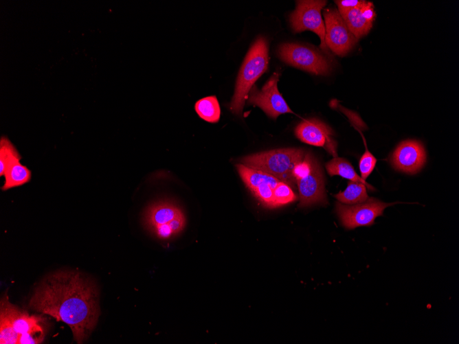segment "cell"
Returning <instances> with one entry per match:
<instances>
[{
  "mask_svg": "<svg viewBox=\"0 0 459 344\" xmlns=\"http://www.w3.org/2000/svg\"><path fill=\"white\" fill-rule=\"evenodd\" d=\"M280 58L285 63L315 75H327L332 69L329 59L317 49L295 43L280 45Z\"/></svg>",
  "mask_w": 459,
  "mask_h": 344,
  "instance_id": "obj_6",
  "label": "cell"
},
{
  "mask_svg": "<svg viewBox=\"0 0 459 344\" xmlns=\"http://www.w3.org/2000/svg\"><path fill=\"white\" fill-rule=\"evenodd\" d=\"M29 306L67 323L78 343L88 338L100 315L98 288L78 271H59L45 278Z\"/></svg>",
  "mask_w": 459,
  "mask_h": 344,
  "instance_id": "obj_1",
  "label": "cell"
},
{
  "mask_svg": "<svg viewBox=\"0 0 459 344\" xmlns=\"http://www.w3.org/2000/svg\"><path fill=\"white\" fill-rule=\"evenodd\" d=\"M360 8L363 17L368 22L372 23L376 17L372 3L363 1Z\"/></svg>",
  "mask_w": 459,
  "mask_h": 344,
  "instance_id": "obj_25",
  "label": "cell"
},
{
  "mask_svg": "<svg viewBox=\"0 0 459 344\" xmlns=\"http://www.w3.org/2000/svg\"><path fill=\"white\" fill-rule=\"evenodd\" d=\"M21 157V156L11 141L7 137H1L0 140V176H3L10 163Z\"/></svg>",
  "mask_w": 459,
  "mask_h": 344,
  "instance_id": "obj_20",
  "label": "cell"
},
{
  "mask_svg": "<svg viewBox=\"0 0 459 344\" xmlns=\"http://www.w3.org/2000/svg\"><path fill=\"white\" fill-rule=\"evenodd\" d=\"M323 14L326 45L338 56L346 55L356 44L357 38L349 30L337 10L327 8Z\"/></svg>",
  "mask_w": 459,
  "mask_h": 344,
  "instance_id": "obj_11",
  "label": "cell"
},
{
  "mask_svg": "<svg viewBox=\"0 0 459 344\" xmlns=\"http://www.w3.org/2000/svg\"><path fill=\"white\" fill-rule=\"evenodd\" d=\"M0 343L1 344H16L18 343L19 335L14 330L7 317L1 312L0 319Z\"/></svg>",
  "mask_w": 459,
  "mask_h": 344,
  "instance_id": "obj_22",
  "label": "cell"
},
{
  "mask_svg": "<svg viewBox=\"0 0 459 344\" xmlns=\"http://www.w3.org/2000/svg\"><path fill=\"white\" fill-rule=\"evenodd\" d=\"M296 8L289 16L292 30L295 32L311 30L320 38V47L328 52L325 43V25L321 11L326 5V1H297Z\"/></svg>",
  "mask_w": 459,
  "mask_h": 344,
  "instance_id": "obj_8",
  "label": "cell"
},
{
  "mask_svg": "<svg viewBox=\"0 0 459 344\" xmlns=\"http://www.w3.org/2000/svg\"><path fill=\"white\" fill-rule=\"evenodd\" d=\"M145 229L155 238L170 240L185 229L187 218L182 207L171 199L153 202L145 209L143 218Z\"/></svg>",
  "mask_w": 459,
  "mask_h": 344,
  "instance_id": "obj_4",
  "label": "cell"
},
{
  "mask_svg": "<svg viewBox=\"0 0 459 344\" xmlns=\"http://www.w3.org/2000/svg\"><path fill=\"white\" fill-rule=\"evenodd\" d=\"M363 2V1L359 0L335 1V3L338 7V12L341 15L355 8L359 7L362 4Z\"/></svg>",
  "mask_w": 459,
  "mask_h": 344,
  "instance_id": "obj_24",
  "label": "cell"
},
{
  "mask_svg": "<svg viewBox=\"0 0 459 344\" xmlns=\"http://www.w3.org/2000/svg\"><path fill=\"white\" fill-rule=\"evenodd\" d=\"M394 203H386L374 198L352 205L336 203V212L342 225L348 229L361 226H370L383 210Z\"/></svg>",
  "mask_w": 459,
  "mask_h": 344,
  "instance_id": "obj_9",
  "label": "cell"
},
{
  "mask_svg": "<svg viewBox=\"0 0 459 344\" xmlns=\"http://www.w3.org/2000/svg\"><path fill=\"white\" fill-rule=\"evenodd\" d=\"M360 6L340 14L349 30L357 38L367 34L372 27V23L366 21L361 15Z\"/></svg>",
  "mask_w": 459,
  "mask_h": 344,
  "instance_id": "obj_17",
  "label": "cell"
},
{
  "mask_svg": "<svg viewBox=\"0 0 459 344\" xmlns=\"http://www.w3.org/2000/svg\"><path fill=\"white\" fill-rule=\"evenodd\" d=\"M296 137L302 142L324 148L337 157V142L332 129L323 122L315 119H305L295 129Z\"/></svg>",
  "mask_w": 459,
  "mask_h": 344,
  "instance_id": "obj_13",
  "label": "cell"
},
{
  "mask_svg": "<svg viewBox=\"0 0 459 344\" xmlns=\"http://www.w3.org/2000/svg\"><path fill=\"white\" fill-rule=\"evenodd\" d=\"M194 109L198 115L210 123L219 121L221 108L216 96L211 95L201 98L196 102Z\"/></svg>",
  "mask_w": 459,
  "mask_h": 344,
  "instance_id": "obj_18",
  "label": "cell"
},
{
  "mask_svg": "<svg viewBox=\"0 0 459 344\" xmlns=\"http://www.w3.org/2000/svg\"><path fill=\"white\" fill-rule=\"evenodd\" d=\"M326 169L331 176L339 175L351 181L361 183L366 185L367 189L373 190L371 185L356 173L352 165L345 159L334 157L326 164Z\"/></svg>",
  "mask_w": 459,
  "mask_h": 344,
  "instance_id": "obj_16",
  "label": "cell"
},
{
  "mask_svg": "<svg viewBox=\"0 0 459 344\" xmlns=\"http://www.w3.org/2000/svg\"><path fill=\"white\" fill-rule=\"evenodd\" d=\"M306 153L300 148L275 149L244 157L240 163L270 174L294 188L296 185L294 170Z\"/></svg>",
  "mask_w": 459,
  "mask_h": 344,
  "instance_id": "obj_3",
  "label": "cell"
},
{
  "mask_svg": "<svg viewBox=\"0 0 459 344\" xmlns=\"http://www.w3.org/2000/svg\"><path fill=\"white\" fill-rule=\"evenodd\" d=\"M293 174L300 194V207L326 203L322 172L313 155L306 152Z\"/></svg>",
  "mask_w": 459,
  "mask_h": 344,
  "instance_id": "obj_5",
  "label": "cell"
},
{
  "mask_svg": "<svg viewBox=\"0 0 459 344\" xmlns=\"http://www.w3.org/2000/svg\"><path fill=\"white\" fill-rule=\"evenodd\" d=\"M237 171L245 186L253 196L267 208H276L273 189L280 181L274 176L244 165L236 164Z\"/></svg>",
  "mask_w": 459,
  "mask_h": 344,
  "instance_id": "obj_12",
  "label": "cell"
},
{
  "mask_svg": "<svg viewBox=\"0 0 459 344\" xmlns=\"http://www.w3.org/2000/svg\"><path fill=\"white\" fill-rule=\"evenodd\" d=\"M377 163V159L366 147V151L359 160V170L361 178L366 180L373 171Z\"/></svg>",
  "mask_w": 459,
  "mask_h": 344,
  "instance_id": "obj_23",
  "label": "cell"
},
{
  "mask_svg": "<svg viewBox=\"0 0 459 344\" xmlns=\"http://www.w3.org/2000/svg\"><path fill=\"white\" fill-rule=\"evenodd\" d=\"M21 158L13 160L8 164L5 172V181L1 190L5 191L12 187L21 186L31 179V171L20 162Z\"/></svg>",
  "mask_w": 459,
  "mask_h": 344,
  "instance_id": "obj_15",
  "label": "cell"
},
{
  "mask_svg": "<svg viewBox=\"0 0 459 344\" xmlns=\"http://www.w3.org/2000/svg\"><path fill=\"white\" fill-rule=\"evenodd\" d=\"M1 312L10 322L14 330L19 335L20 344L41 343L44 339L43 318L30 315L11 304L7 297L1 301Z\"/></svg>",
  "mask_w": 459,
  "mask_h": 344,
  "instance_id": "obj_7",
  "label": "cell"
},
{
  "mask_svg": "<svg viewBox=\"0 0 459 344\" xmlns=\"http://www.w3.org/2000/svg\"><path fill=\"white\" fill-rule=\"evenodd\" d=\"M273 196L276 207L283 206L297 199L293 188L282 181H279L276 185Z\"/></svg>",
  "mask_w": 459,
  "mask_h": 344,
  "instance_id": "obj_21",
  "label": "cell"
},
{
  "mask_svg": "<svg viewBox=\"0 0 459 344\" xmlns=\"http://www.w3.org/2000/svg\"><path fill=\"white\" fill-rule=\"evenodd\" d=\"M269 46L267 38L259 36L248 50L236 78L230 109L242 113L247 95L256 81L267 70Z\"/></svg>",
  "mask_w": 459,
  "mask_h": 344,
  "instance_id": "obj_2",
  "label": "cell"
},
{
  "mask_svg": "<svg viewBox=\"0 0 459 344\" xmlns=\"http://www.w3.org/2000/svg\"><path fill=\"white\" fill-rule=\"evenodd\" d=\"M339 202L346 205H354L368 199L366 185L359 182L350 181L345 190L335 195Z\"/></svg>",
  "mask_w": 459,
  "mask_h": 344,
  "instance_id": "obj_19",
  "label": "cell"
},
{
  "mask_svg": "<svg viewBox=\"0 0 459 344\" xmlns=\"http://www.w3.org/2000/svg\"><path fill=\"white\" fill-rule=\"evenodd\" d=\"M280 73L275 72L260 90L254 84L248 93L249 104L260 107L269 117L276 119L280 115L293 113L278 89Z\"/></svg>",
  "mask_w": 459,
  "mask_h": 344,
  "instance_id": "obj_10",
  "label": "cell"
},
{
  "mask_svg": "<svg viewBox=\"0 0 459 344\" xmlns=\"http://www.w3.org/2000/svg\"><path fill=\"white\" fill-rule=\"evenodd\" d=\"M391 161L396 169L407 174H415L425 163L426 152L420 141H403L394 151Z\"/></svg>",
  "mask_w": 459,
  "mask_h": 344,
  "instance_id": "obj_14",
  "label": "cell"
}]
</instances>
